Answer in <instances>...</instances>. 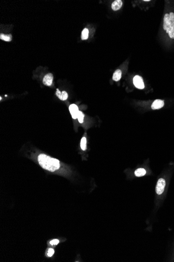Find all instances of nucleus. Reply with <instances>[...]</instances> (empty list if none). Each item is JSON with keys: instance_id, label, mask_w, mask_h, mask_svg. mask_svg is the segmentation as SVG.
<instances>
[{"instance_id": "nucleus-17", "label": "nucleus", "mask_w": 174, "mask_h": 262, "mask_svg": "<svg viewBox=\"0 0 174 262\" xmlns=\"http://www.w3.org/2000/svg\"><path fill=\"white\" fill-rule=\"evenodd\" d=\"M59 243V240H57V239H55V240H52L50 241V243L51 244V245H56L58 243Z\"/></svg>"}, {"instance_id": "nucleus-16", "label": "nucleus", "mask_w": 174, "mask_h": 262, "mask_svg": "<svg viewBox=\"0 0 174 262\" xmlns=\"http://www.w3.org/2000/svg\"><path fill=\"white\" fill-rule=\"evenodd\" d=\"M54 253V251L53 249H49V251H48V255L49 256V257H51L53 254Z\"/></svg>"}, {"instance_id": "nucleus-9", "label": "nucleus", "mask_w": 174, "mask_h": 262, "mask_svg": "<svg viewBox=\"0 0 174 262\" xmlns=\"http://www.w3.org/2000/svg\"><path fill=\"white\" fill-rule=\"evenodd\" d=\"M123 5V2L121 0H116L113 2L111 5L112 9L114 11H116L119 10L121 7H122Z\"/></svg>"}, {"instance_id": "nucleus-18", "label": "nucleus", "mask_w": 174, "mask_h": 262, "mask_svg": "<svg viewBox=\"0 0 174 262\" xmlns=\"http://www.w3.org/2000/svg\"><path fill=\"white\" fill-rule=\"evenodd\" d=\"M145 1V2H149L150 0H146V1Z\"/></svg>"}, {"instance_id": "nucleus-15", "label": "nucleus", "mask_w": 174, "mask_h": 262, "mask_svg": "<svg viewBox=\"0 0 174 262\" xmlns=\"http://www.w3.org/2000/svg\"><path fill=\"white\" fill-rule=\"evenodd\" d=\"M84 114L82 113V111H79L77 115V119H78V121L80 123H83V118H84Z\"/></svg>"}, {"instance_id": "nucleus-14", "label": "nucleus", "mask_w": 174, "mask_h": 262, "mask_svg": "<svg viewBox=\"0 0 174 262\" xmlns=\"http://www.w3.org/2000/svg\"><path fill=\"white\" fill-rule=\"evenodd\" d=\"M89 36V31L87 28H85L81 33V39L83 40H86L88 38Z\"/></svg>"}, {"instance_id": "nucleus-12", "label": "nucleus", "mask_w": 174, "mask_h": 262, "mask_svg": "<svg viewBox=\"0 0 174 262\" xmlns=\"http://www.w3.org/2000/svg\"><path fill=\"white\" fill-rule=\"evenodd\" d=\"M12 35H5L1 33L0 35V39L5 41H10L12 40Z\"/></svg>"}, {"instance_id": "nucleus-13", "label": "nucleus", "mask_w": 174, "mask_h": 262, "mask_svg": "<svg viewBox=\"0 0 174 262\" xmlns=\"http://www.w3.org/2000/svg\"><path fill=\"white\" fill-rule=\"evenodd\" d=\"M80 147L81 149L85 151L86 150L87 148V139L86 137H83L80 142Z\"/></svg>"}, {"instance_id": "nucleus-7", "label": "nucleus", "mask_w": 174, "mask_h": 262, "mask_svg": "<svg viewBox=\"0 0 174 262\" xmlns=\"http://www.w3.org/2000/svg\"><path fill=\"white\" fill-rule=\"evenodd\" d=\"M164 105V101L161 99H156L152 104L151 108L153 109H159L162 108Z\"/></svg>"}, {"instance_id": "nucleus-8", "label": "nucleus", "mask_w": 174, "mask_h": 262, "mask_svg": "<svg viewBox=\"0 0 174 262\" xmlns=\"http://www.w3.org/2000/svg\"><path fill=\"white\" fill-rule=\"evenodd\" d=\"M55 94H56V95L59 98L60 100H63V101L66 100L68 97V94L66 91H63L62 92H61L60 91V90L58 89H56V91Z\"/></svg>"}, {"instance_id": "nucleus-5", "label": "nucleus", "mask_w": 174, "mask_h": 262, "mask_svg": "<svg viewBox=\"0 0 174 262\" xmlns=\"http://www.w3.org/2000/svg\"><path fill=\"white\" fill-rule=\"evenodd\" d=\"M53 75L52 73H48L46 74L43 79V83L46 86H51L52 84L53 81Z\"/></svg>"}, {"instance_id": "nucleus-2", "label": "nucleus", "mask_w": 174, "mask_h": 262, "mask_svg": "<svg viewBox=\"0 0 174 262\" xmlns=\"http://www.w3.org/2000/svg\"><path fill=\"white\" fill-rule=\"evenodd\" d=\"M163 28L166 33H168L169 37L174 39V13L171 12L166 14L164 17Z\"/></svg>"}, {"instance_id": "nucleus-10", "label": "nucleus", "mask_w": 174, "mask_h": 262, "mask_svg": "<svg viewBox=\"0 0 174 262\" xmlns=\"http://www.w3.org/2000/svg\"><path fill=\"white\" fill-rule=\"evenodd\" d=\"M122 71L118 69V70H116L113 74V80L116 82L119 81L122 77Z\"/></svg>"}, {"instance_id": "nucleus-1", "label": "nucleus", "mask_w": 174, "mask_h": 262, "mask_svg": "<svg viewBox=\"0 0 174 262\" xmlns=\"http://www.w3.org/2000/svg\"><path fill=\"white\" fill-rule=\"evenodd\" d=\"M37 160L39 165L43 169L49 172H54L58 170L61 166L59 160L43 153L40 154Z\"/></svg>"}, {"instance_id": "nucleus-3", "label": "nucleus", "mask_w": 174, "mask_h": 262, "mask_svg": "<svg viewBox=\"0 0 174 262\" xmlns=\"http://www.w3.org/2000/svg\"><path fill=\"white\" fill-rule=\"evenodd\" d=\"M165 186H166V182L165 179L162 178H160L158 180L156 186L155 191L157 194L158 195L162 194L164 191Z\"/></svg>"}, {"instance_id": "nucleus-6", "label": "nucleus", "mask_w": 174, "mask_h": 262, "mask_svg": "<svg viewBox=\"0 0 174 262\" xmlns=\"http://www.w3.org/2000/svg\"><path fill=\"white\" fill-rule=\"evenodd\" d=\"M69 110H70V113L71 115L72 118L74 119H77L78 113L79 111L78 106L75 104H71L69 107Z\"/></svg>"}, {"instance_id": "nucleus-4", "label": "nucleus", "mask_w": 174, "mask_h": 262, "mask_svg": "<svg viewBox=\"0 0 174 262\" xmlns=\"http://www.w3.org/2000/svg\"><path fill=\"white\" fill-rule=\"evenodd\" d=\"M133 83L134 85L140 90H142L144 88V84L143 80L142 77L139 75H136L133 79Z\"/></svg>"}, {"instance_id": "nucleus-11", "label": "nucleus", "mask_w": 174, "mask_h": 262, "mask_svg": "<svg viewBox=\"0 0 174 262\" xmlns=\"http://www.w3.org/2000/svg\"><path fill=\"white\" fill-rule=\"evenodd\" d=\"M146 174V171L145 169L142 168H140L137 169H136L135 172V174L136 176L137 177H141L145 175Z\"/></svg>"}]
</instances>
